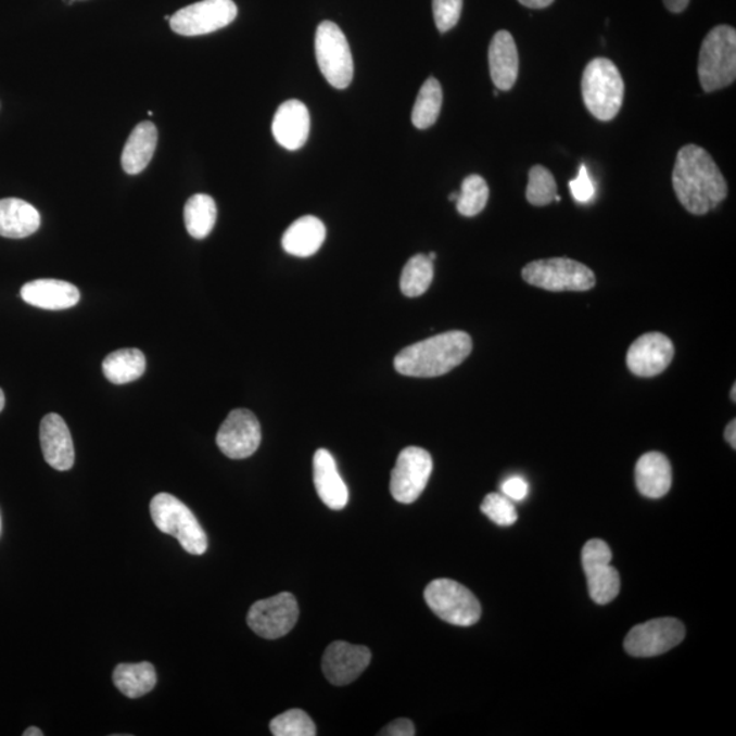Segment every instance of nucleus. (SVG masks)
Listing matches in <instances>:
<instances>
[{
    "mask_svg": "<svg viewBox=\"0 0 736 736\" xmlns=\"http://www.w3.org/2000/svg\"><path fill=\"white\" fill-rule=\"evenodd\" d=\"M522 7L530 9H546L554 0H519Z\"/></svg>",
    "mask_w": 736,
    "mask_h": 736,
    "instance_id": "obj_40",
    "label": "nucleus"
},
{
    "mask_svg": "<svg viewBox=\"0 0 736 736\" xmlns=\"http://www.w3.org/2000/svg\"><path fill=\"white\" fill-rule=\"evenodd\" d=\"M672 341L661 333L639 335L629 348L626 363L634 376L650 378L661 375L674 359Z\"/></svg>",
    "mask_w": 736,
    "mask_h": 736,
    "instance_id": "obj_15",
    "label": "nucleus"
},
{
    "mask_svg": "<svg viewBox=\"0 0 736 736\" xmlns=\"http://www.w3.org/2000/svg\"><path fill=\"white\" fill-rule=\"evenodd\" d=\"M583 99L586 109L597 119L612 120L622 109L625 84L618 67L606 58H596L583 74Z\"/></svg>",
    "mask_w": 736,
    "mask_h": 736,
    "instance_id": "obj_3",
    "label": "nucleus"
},
{
    "mask_svg": "<svg viewBox=\"0 0 736 736\" xmlns=\"http://www.w3.org/2000/svg\"><path fill=\"white\" fill-rule=\"evenodd\" d=\"M415 725L408 719H397L381 729L382 736H414Z\"/></svg>",
    "mask_w": 736,
    "mask_h": 736,
    "instance_id": "obj_38",
    "label": "nucleus"
},
{
    "mask_svg": "<svg viewBox=\"0 0 736 736\" xmlns=\"http://www.w3.org/2000/svg\"><path fill=\"white\" fill-rule=\"evenodd\" d=\"M271 131L280 147L287 151H297L310 135V112L302 101L288 100L277 110Z\"/></svg>",
    "mask_w": 736,
    "mask_h": 736,
    "instance_id": "obj_18",
    "label": "nucleus"
},
{
    "mask_svg": "<svg viewBox=\"0 0 736 736\" xmlns=\"http://www.w3.org/2000/svg\"><path fill=\"white\" fill-rule=\"evenodd\" d=\"M40 213L18 199L0 200V237L24 239L40 228Z\"/></svg>",
    "mask_w": 736,
    "mask_h": 736,
    "instance_id": "obj_24",
    "label": "nucleus"
},
{
    "mask_svg": "<svg viewBox=\"0 0 736 736\" xmlns=\"http://www.w3.org/2000/svg\"><path fill=\"white\" fill-rule=\"evenodd\" d=\"M672 186L685 210L703 216L728 194L727 181L706 149L686 145L676 154Z\"/></svg>",
    "mask_w": 736,
    "mask_h": 736,
    "instance_id": "obj_1",
    "label": "nucleus"
},
{
    "mask_svg": "<svg viewBox=\"0 0 736 736\" xmlns=\"http://www.w3.org/2000/svg\"><path fill=\"white\" fill-rule=\"evenodd\" d=\"M164 20L169 21L170 20L169 15H165Z\"/></svg>",
    "mask_w": 736,
    "mask_h": 736,
    "instance_id": "obj_47",
    "label": "nucleus"
},
{
    "mask_svg": "<svg viewBox=\"0 0 736 736\" xmlns=\"http://www.w3.org/2000/svg\"><path fill=\"white\" fill-rule=\"evenodd\" d=\"M457 199H458V193H452V194L449 195V200H451V201H455V202H456Z\"/></svg>",
    "mask_w": 736,
    "mask_h": 736,
    "instance_id": "obj_46",
    "label": "nucleus"
},
{
    "mask_svg": "<svg viewBox=\"0 0 736 736\" xmlns=\"http://www.w3.org/2000/svg\"><path fill=\"white\" fill-rule=\"evenodd\" d=\"M314 484L322 503L332 510H343L350 500V491L338 469L332 453L319 449L313 458Z\"/></svg>",
    "mask_w": 736,
    "mask_h": 736,
    "instance_id": "obj_19",
    "label": "nucleus"
},
{
    "mask_svg": "<svg viewBox=\"0 0 736 736\" xmlns=\"http://www.w3.org/2000/svg\"><path fill=\"white\" fill-rule=\"evenodd\" d=\"M427 605L442 621L456 626H472L482 617L477 596L449 579L434 580L424 591Z\"/></svg>",
    "mask_w": 736,
    "mask_h": 736,
    "instance_id": "obj_7",
    "label": "nucleus"
},
{
    "mask_svg": "<svg viewBox=\"0 0 736 736\" xmlns=\"http://www.w3.org/2000/svg\"><path fill=\"white\" fill-rule=\"evenodd\" d=\"M500 490H503L505 497L519 503V500L526 498L528 483L520 477H513L505 480L503 485H500Z\"/></svg>",
    "mask_w": 736,
    "mask_h": 736,
    "instance_id": "obj_37",
    "label": "nucleus"
},
{
    "mask_svg": "<svg viewBox=\"0 0 736 736\" xmlns=\"http://www.w3.org/2000/svg\"><path fill=\"white\" fill-rule=\"evenodd\" d=\"M488 196V186L482 176L469 175L464 179L461 191L458 193L457 211L466 217L478 216L487 205Z\"/></svg>",
    "mask_w": 736,
    "mask_h": 736,
    "instance_id": "obj_31",
    "label": "nucleus"
},
{
    "mask_svg": "<svg viewBox=\"0 0 736 736\" xmlns=\"http://www.w3.org/2000/svg\"><path fill=\"white\" fill-rule=\"evenodd\" d=\"M557 181L554 175L543 165H535L530 170L528 180L526 200L533 206L551 204L557 196Z\"/></svg>",
    "mask_w": 736,
    "mask_h": 736,
    "instance_id": "obj_32",
    "label": "nucleus"
},
{
    "mask_svg": "<svg viewBox=\"0 0 736 736\" xmlns=\"http://www.w3.org/2000/svg\"><path fill=\"white\" fill-rule=\"evenodd\" d=\"M263 441L261 424L252 410L234 409L218 430V449L232 460H243L258 451Z\"/></svg>",
    "mask_w": 736,
    "mask_h": 736,
    "instance_id": "obj_14",
    "label": "nucleus"
},
{
    "mask_svg": "<svg viewBox=\"0 0 736 736\" xmlns=\"http://www.w3.org/2000/svg\"><path fill=\"white\" fill-rule=\"evenodd\" d=\"M570 191L574 200L580 202V204H586L595 195V186L592 183L591 176L588 170H586L585 164H581L580 173L578 178L570 180Z\"/></svg>",
    "mask_w": 736,
    "mask_h": 736,
    "instance_id": "obj_36",
    "label": "nucleus"
},
{
    "mask_svg": "<svg viewBox=\"0 0 736 736\" xmlns=\"http://www.w3.org/2000/svg\"><path fill=\"white\" fill-rule=\"evenodd\" d=\"M157 140V129L152 122H142L135 127L122 153V167L126 174H141L148 167L156 152Z\"/></svg>",
    "mask_w": 736,
    "mask_h": 736,
    "instance_id": "obj_25",
    "label": "nucleus"
},
{
    "mask_svg": "<svg viewBox=\"0 0 736 736\" xmlns=\"http://www.w3.org/2000/svg\"><path fill=\"white\" fill-rule=\"evenodd\" d=\"M316 56L322 76L335 89L348 88L354 78V59L343 30L330 21L319 24Z\"/></svg>",
    "mask_w": 736,
    "mask_h": 736,
    "instance_id": "obj_8",
    "label": "nucleus"
},
{
    "mask_svg": "<svg viewBox=\"0 0 736 736\" xmlns=\"http://www.w3.org/2000/svg\"><path fill=\"white\" fill-rule=\"evenodd\" d=\"M275 736H316L317 727L313 719L302 709H290L270 722Z\"/></svg>",
    "mask_w": 736,
    "mask_h": 736,
    "instance_id": "obj_33",
    "label": "nucleus"
},
{
    "mask_svg": "<svg viewBox=\"0 0 736 736\" xmlns=\"http://www.w3.org/2000/svg\"><path fill=\"white\" fill-rule=\"evenodd\" d=\"M145 370V355L137 348L112 352L103 361L104 376L106 380L115 383V385L135 382L143 376Z\"/></svg>",
    "mask_w": 736,
    "mask_h": 736,
    "instance_id": "obj_26",
    "label": "nucleus"
},
{
    "mask_svg": "<svg viewBox=\"0 0 736 736\" xmlns=\"http://www.w3.org/2000/svg\"><path fill=\"white\" fill-rule=\"evenodd\" d=\"M521 275L528 284L553 292L588 291L596 284L594 271L570 258L533 261Z\"/></svg>",
    "mask_w": 736,
    "mask_h": 736,
    "instance_id": "obj_6",
    "label": "nucleus"
},
{
    "mask_svg": "<svg viewBox=\"0 0 736 736\" xmlns=\"http://www.w3.org/2000/svg\"><path fill=\"white\" fill-rule=\"evenodd\" d=\"M217 220V206L211 195L195 194L186 202L185 224L195 239H205L213 231Z\"/></svg>",
    "mask_w": 736,
    "mask_h": 736,
    "instance_id": "obj_28",
    "label": "nucleus"
},
{
    "mask_svg": "<svg viewBox=\"0 0 736 736\" xmlns=\"http://www.w3.org/2000/svg\"><path fill=\"white\" fill-rule=\"evenodd\" d=\"M297 620V601L288 592L254 602L248 613L250 629L266 639L287 636L295 627Z\"/></svg>",
    "mask_w": 736,
    "mask_h": 736,
    "instance_id": "obj_11",
    "label": "nucleus"
},
{
    "mask_svg": "<svg viewBox=\"0 0 736 736\" xmlns=\"http://www.w3.org/2000/svg\"><path fill=\"white\" fill-rule=\"evenodd\" d=\"M433 472V458L418 446L399 453L391 477V493L399 504H414L423 493Z\"/></svg>",
    "mask_w": 736,
    "mask_h": 736,
    "instance_id": "obj_10",
    "label": "nucleus"
},
{
    "mask_svg": "<svg viewBox=\"0 0 736 736\" xmlns=\"http://www.w3.org/2000/svg\"><path fill=\"white\" fill-rule=\"evenodd\" d=\"M491 79L499 90H510L519 77L520 59L513 36L499 30L491 40L488 50Z\"/></svg>",
    "mask_w": 736,
    "mask_h": 736,
    "instance_id": "obj_21",
    "label": "nucleus"
},
{
    "mask_svg": "<svg viewBox=\"0 0 736 736\" xmlns=\"http://www.w3.org/2000/svg\"><path fill=\"white\" fill-rule=\"evenodd\" d=\"M238 17L232 0H202L180 9L169 20L170 29L180 36H202L226 28Z\"/></svg>",
    "mask_w": 736,
    "mask_h": 736,
    "instance_id": "obj_9",
    "label": "nucleus"
},
{
    "mask_svg": "<svg viewBox=\"0 0 736 736\" xmlns=\"http://www.w3.org/2000/svg\"><path fill=\"white\" fill-rule=\"evenodd\" d=\"M442 101H444V92H442L439 79L434 77L427 79L419 90L413 116H410L416 129L426 130L434 126L441 114Z\"/></svg>",
    "mask_w": 736,
    "mask_h": 736,
    "instance_id": "obj_29",
    "label": "nucleus"
},
{
    "mask_svg": "<svg viewBox=\"0 0 736 736\" xmlns=\"http://www.w3.org/2000/svg\"><path fill=\"white\" fill-rule=\"evenodd\" d=\"M370 661V649L363 645L334 642L325 650L322 671L330 684L345 686L359 678Z\"/></svg>",
    "mask_w": 736,
    "mask_h": 736,
    "instance_id": "obj_16",
    "label": "nucleus"
},
{
    "mask_svg": "<svg viewBox=\"0 0 736 736\" xmlns=\"http://www.w3.org/2000/svg\"><path fill=\"white\" fill-rule=\"evenodd\" d=\"M725 441L728 442L731 446H733V449H736V421L733 420L731 423L727 426V429H725Z\"/></svg>",
    "mask_w": 736,
    "mask_h": 736,
    "instance_id": "obj_41",
    "label": "nucleus"
},
{
    "mask_svg": "<svg viewBox=\"0 0 736 736\" xmlns=\"http://www.w3.org/2000/svg\"><path fill=\"white\" fill-rule=\"evenodd\" d=\"M4 403H7V402H4V393H3L2 389H0V413H2V410L4 408Z\"/></svg>",
    "mask_w": 736,
    "mask_h": 736,
    "instance_id": "obj_43",
    "label": "nucleus"
},
{
    "mask_svg": "<svg viewBox=\"0 0 736 736\" xmlns=\"http://www.w3.org/2000/svg\"><path fill=\"white\" fill-rule=\"evenodd\" d=\"M731 398H733V402H736V385L733 386V391H731Z\"/></svg>",
    "mask_w": 736,
    "mask_h": 736,
    "instance_id": "obj_44",
    "label": "nucleus"
},
{
    "mask_svg": "<svg viewBox=\"0 0 736 736\" xmlns=\"http://www.w3.org/2000/svg\"><path fill=\"white\" fill-rule=\"evenodd\" d=\"M327 239V227L316 216H303L292 223L282 237V249L293 257L307 258L318 253Z\"/></svg>",
    "mask_w": 736,
    "mask_h": 736,
    "instance_id": "obj_22",
    "label": "nucleus"
},
{
    "mask_svg": "<svg viewBox=\"0 0 736 736\" xmlns=\"http://www.w3.org/2000/svg\"><path fill=\"white\" fill-rule=\"evenodd\" d=\"M698 77L706 92L729 87L736 78V30L719 25L702 41Z\"/></svg>",
    "mask_w": 736,
    "mask_h": 736,
    "instance_id": "obj_4",
    "label": "nucleus"
},
{
    "mask_svg": "<svg viewBox=\"0 0 736 736\" xmlns=\"http://www.w3.org/2000/svg\"><path fill=\"white\" fill-rule=\"evenodd\" d=\"M471 352V335L453 330L407 346L394 359V368L407 377H441L460 366Z\"/></svg>",
    "mask_w": 736,
    "mask_h": 736,
    "instance_id": "obj_2",
    "label": "nucleus"
},
{
    "mask_svg": "<svg viewBox=\"0 0 736 736\" xmlns=\"http://www.w3.org/2000/svg\"><path fill=\"white\" fill-rule=\"evenodd\" d=\"M151 516L154 525L163 533L173 536L185 551L191 556H202L207 549V537L188 506L174 495L157 494L151 503Z\"/></svg>",
    "mask_w": 736,
    "mask_h": 736,
    "instance_id": "obj_5",
    "label": "nucleus"
},
{
    "mask_svg": "<svg viewBox=\"0 0 736 736\" xmlns=\"http://www.w3.org/2000/svg\"><path fill=\"white\" fill-rule=\"evenodd\" d=\"M685 626L674 618H660L633 627L625 639V649L634 658H653L678 647L685 638Z\"/></svg>",
    "mask_w": 736,
    "mask_h": 736,
    "instance_id": "obj_12",
    "label": "nucleus"
},
{
    "mask_svg": "<svg viewBox=\"0 0 736 736\" xmlns=\"http://www.w3.org/2000/svg\"><path fill=\"white\" fill-rule=\"evenodd\" d=\"M40 444L48 466L56 471H68L74 466L73 439L62 416L48 414L40 424Z\"/></svg>",
    "mask_w": 736,
    "mask_h": 736,
    "instance_id": "obj_17",
    "label": "nucleus"
},
{
    "mask_svg": "<svg viewBox=\"0 0 736 736\" xmlns=\"http://www.w3.org/2000/svg\"><path fill=\"white\" fill-rule=\"evenodd\" d=\"M427 257H429V259H430V261H433V263H434V261L436 259V254H435V253H430L429 255H427Z\"/></svg>",
    "mask_w": 736,
    "mask_h": 736,
    "instance_id": "obj_45",
    "label": "nucleus"
},
{
    "mask_svg": "<svg viewBox=\"0 0 736 736\" xmlns=\"http://www.w3.org/2000/svg\"><path fill=\"white\" fill-rule=\"evenodd\" d=\"M636 484L639 493L650 499L663 498L672 484L669 458L661 453L650 452L639 458L636 466Z\"/></svg>",
    "mask_w": 736,
    "mask_h": 736,
    "instance_id": "obj_23",
    "label": "nucleus"
},
{
    "mask_svg": "<svg viewBox=\"0 0 736 736\" xmlns=\"http://www.w3.org/2000/svg\"><path fill=\"white\" fill-rule=\"evenodd\" d=\"M663 2L671 13H682L687 8L690 0H663Z\"/></svg>",
    "mask_w": 736,
    "mask_h": 736,
    "instance_id": "obj_39",
    "label": "nucleus"
},
{
    "mask_svg": "<svg viewBox=\"0 0 736 736\" xmlns=\"http://www.w3.org/2000/svg\"><path fill=\"white\" fill-rule=\"evenodd\" d=\"M112 680H114L117 690L129 698L145 696L157 684L156 670L148 661L137 664L117 665Z\"/></svg>",
    "mask_w": 736,
    "mask_h": 736,
    "instance_id": "obj_27",
    "label": "nucleus"
},
{
    "mask_svg": "<svg viewBox=\"0 0 736 736\" xmlns=\"http://www.w3.org/2000/svg\"><path fill=\"white\" fill-rule=\"evenodd\" d=\"M462 0H433V13L436 28L446 34L460 21Z\"/></svg>",
    "mask_w": 736,
    "mask_h": 736,
    "instance_id": "obj_35",
    "label": "nucleus"
},
{
    "mask_svg": "<svg viewBox=\"0 0 736 736\" xmlns=\"http://www.w3.org/2000/svg\"><path fill=\"white\" fill-rule=\"evenodd\" d=\"M24 736H42L41 729L37 727H29L25 729Z\"/></svg>",
    "mask_w": 736,
    "mask_h": 736,
    "instance_id": "obj_42",
    "label": "nucleus"
},
{
    "mask_svg": "<svg viewBox=\"0 0 736 736\" xmlns=\"http://www.w3.org/2000/svg\"><path fill=\"white\" fill-rule=\"evenodd\" d=\"M480 509L491 521L500 526L513 525L517 519H519L516 506L504 494H488Z\"/></svg>",
    "mask_w": 736,
    "mask_h": 736,
    "instance_id": "obj_34",
    "label": "nucleus"
},
{
    "mask_svg": "<svg viewBox=\"0 0 736 736\" xmlns=\"http://www.w3.org/2000/svg\"><path fill=\"white\" fill-rule=\"evenodd\" d=\"M612 553L606 542L594 538L583 548V568L589 595L597 605H608L621 591V578L611 564Z\"/></svg>",
    "mask_w": 736,
    "mask_h": 736,
    "instance_id": "obj_13",
    "label": "nucleus"
},
{
    "mask_svg": "<svg viewBox=\"0 0 736 736\" xmlns=\"http://www.w3.org/2000/svg\"><path fill=\"white\" fill-rule=\"evenodd\" d=\"M434 279V263L427 255L418 254L404 266L399 290L408 297H418L429 290Z\"/></svg>",
    "mask_w": 736,
    "mask_h": 736,
    "instance_id": "obj_30",
    "label": "nucleus"
},
{
    "mask_svg": "<svg viewBox=\"0 0 736 736\" xmlns=\"http://www.w3.org/2000/svg\"><path fill=\"white\" fill-rule=\"evenodd\" d=\"M21 297L30 306L42 310H66L79 302V291L76 285L63 280L41 279L21 288Z\"/></svg>",
    "mask_w": 736,
    "mask_h": 736,
    "instance_id": "obj_20",
    "label": "nucleus"
}]
</instances>
